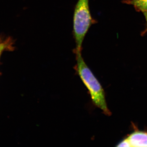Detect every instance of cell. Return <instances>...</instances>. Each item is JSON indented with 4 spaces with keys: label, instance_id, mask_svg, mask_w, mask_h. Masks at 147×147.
I'll list each match as a JSON object with an SVG mask.
<instances>
[{
    "label": "cell",
    "instance_id": "6da1fadb",
    "mask_svg": "<svg viewBox=\"0 0 147 147\" xmlns=\"http://www.w3.org/2000/svg\"><path fill=\"white\" fill-rule=\"evenodd\" d=\"M76 56V69L80 78L89 92L92 102L96 107L102 110L107 115H110L105 100L103 88L98 80L89 68L82 55V51H75Z\"/></svg>",
    "mask_w": 147,
    "mask_h": 147
},
{
    "label": "cell",
    "instance_id": "7a4b0ae2",
    "mask_svg": "<svg viewBox=\"0 0 147 147\" xmlns=\"http://www.w3.org/2000/svg\"><path fill=\"white\" fill-rule=\"evenodd\" d=\"M89 0H78L73 16V34L75 51H82L83 41L90 28L95 21L91 14Z\"/></svg>",
    "mask_w": 147,
    "mask_h": 147
},
{
    "label": "cell",
    "instance_id": "3957f363",
    "mask_svg": "<svg viewBox=\"0 0 147 147\" xmlns=\"http://www.w3.org/2000/svg\"><path fill=\"white\" fill-rule=\"evenodd\" d=\"M134 130L117 145L118 147H147V131L139 130L133 124Z\"/></svg>",
    "mask_w": 147,
    "mask_h": 147
},
{
    "label": "cell",
    "instance_id": "277c9868",
    "mask_svg": "<svg viewBox=\"0 0 147 147\" xmlns=\"http://www.w3.org/2000/svg\"><path fill=\"white\" fill-rule=\"evenodd\" d=\"M124 2L133 5L138 11H147V0H125Z\"/></svg>",
    "mask_w": 147,
    "mask_h": 147
},
{
    "label": "cell",
    "instance_id": "5b68a950",
    "mask_svg": "<svg viewBox=\"0 0 147 147\" xmlns=\"http://www.w3.org/2000/svg\"><path fill=\"white\" fill-rule=\"evenodd\" d=\"M13 42L10 38L0 40V56L3 52L5 51L13 50Z\"/></svg>",
    "mask_w": 147,
    "mask_h": 147
},
{
    "label": "cell",
    "instance_id": "8992f818",
    "mask_svg": "<svg viewBox=\"0 0 147 147\" xmlns=\"http://www.w3.org/2000/svg\"><path fill=\"white\" fill-rule=\"evenodd\" d=\"M143 13H144V15L145 18H146V20L147 22V11L144 12Z\"/></svg>",
    "mask_w": 147,
    "mask_h": 147
}]
</instances>
